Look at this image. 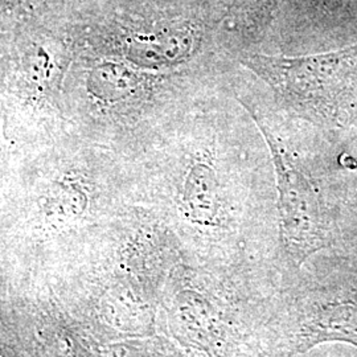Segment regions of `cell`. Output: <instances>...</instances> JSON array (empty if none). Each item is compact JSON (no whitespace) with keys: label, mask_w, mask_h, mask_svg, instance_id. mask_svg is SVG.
<instances>
[{"label":"cell","mask_w":357,"mask_h":357,"mask_svg":"<svg viewBox=\"0 0 357 357\" xmlns=\"http://www.w3.org/2000/svg\"><path fill=\"white\" fill-rule=\"evenodd\" d=\"M60 17L76 54L213 79L240 65L225 0H64Z\"/></svg>","instance_id":"1"},{"label":"cell","mask_w":357,"mask_h":357,"mask_svg":"<svg viewBox=\"0 0 357 357\" xmlns=\"http://www.w3.org/2000/svg\"><path fill=\"white\" fill-rule=\"evenodd\" d=\"M0 174L15 224L33 243L68 236L137 199L131 162L72 128L44 144L0 153Z\"/></svg>","instance_id":"2"},{"label":"cell","mask_w":357,"mask_h":357,"mask_svg":"<svg viewBox=\"0 0 357 357\" xmlns=\"http://www.w3.org/2000/svg\"><path fill=\"white\" fill-rule=\"evenodd\" d=\"M229 79L165 75L126 61L76 54L65 81V109L81 138L135 160L199 102Z\"/></svg>","instance_id":"3"},{"label":"cell","mask_w":357,"mask_h":357,"mask_svg":"<svg viewBox=\"0 0 357 357\" xmlns=\"http://www.w3.org/2000/svg\"><path fill=\"white\" fill-rule=\"evenodd\" d=\"M61 8L0 26V153L44 144L70 130L65 81L76 51Z\"/></svg>","instance_id":"4"},{"label":"cell","mask_w":357,"mask_h":357,"mask_svg":"<svg viewBox=\"0 0 357 357\" xmlns=\"http://www.w3.org/2000/svg\"><path fill=\"white\" fill-rule=\"evenodd\" d=\"M236 60L270 90L290 118L332 128L356 122L357 43L306 56L241 51Z\"/></svg>","instance_id":"5"},{"label":"cell","mask_w":357,"mask_h":357,"mask_svg":"<svg viewBox=\"0 0 357 357\" xmlns=\"http://www.w3.org/2000/svg\"><path fill=\"white\" fill-rule=\"evenodd\" d=\"M233 97L252 116L266 142L278 192L281 241L293 261L302 264L330 245V228L318 188L303 162L283 134L277 115L236 86Z\"/></svg>","instance_id":"6"},{"label":"cell","mask_w":357,"mask_h":357,"mask_svg":"<svg viewBox=\"0 0 357 357\" xmlns=\"http://www.w3.org/2000/svg\"><path fill=\"white\" fill-rule=\"evenodd\" d=\"M328 342L357 347V284L324 291L308 312L299 349L306 351Z\"/></svg>","instance_id":"7"},{"label":"cell","mask_w":357,"mask_h":357,"mask_svg":"<svg viewBox=\"0 0 357 357\" xmlns=\"http://www.w3.org/2000/svg\"><path fill=\"white\" fill-rule=\"evenodd\" d=\"M227 31L236 54L257 51L273 22L278 0H225Z\"/></svg>","instance_id":"8"},{"label":"cell","mask_w":357,"mask_h":357,"mask_svg":"<svg viewBox=\"0 0 357 357\" xmlns=\"http://www.w3.org/2000/svg\"><path fill=\"white\" fill-rule=\"evenodd\" d=\"M64 0H1L0 26L44 17L63 6Z\"/></svg>","instance_id":"9"}]
</instances>
